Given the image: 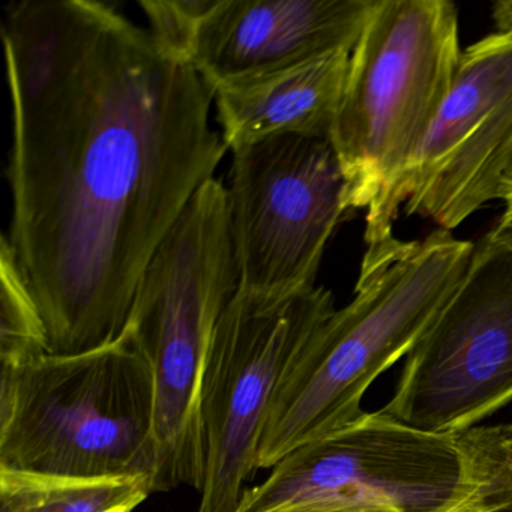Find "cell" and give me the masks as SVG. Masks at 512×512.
Here are the masks:
<instances>
[{"mask_svg":"<svg viewBox=\"0 0 512 512\" xmlns=\"http://www.w3.org/2000/svg\"><path fill=\"white\" fill-rule=\"evenodd\" d=\"M262 512H392L388 509L364 508V506L329 505V503H296L278 506Z\"/></svg>","mask_w":512,"mask_h":512,"instance_id":"17","label":"cell"},{"mask_svg":"<svg viewBox=\"0 0 512 512\" xmlns=\"http://www.w3.org/2000/svg\"><path fill=\"white\" fill-rule=\"evenodd\" d=\"M152 491L146 475H46L0 469V512H134Z\"/></svg>","mask_w":512,"mask_h":512,"instance_id":"13","label":"cell"},{"mask_svg":"<svg viewBox=\"0 0 512 512\" xmlns=\"http://www.w3.org/2000/svg\"><path fill=\"white\" fill-rule=\"evenodd\" d=\"M461 53L448 0H376L350 53L329 140L346 179V212L367 209L359 278L406 244L394 235L392 196L451 91Z\"/></svg>","mask_w":512,"mask_h":512,"instance_id":"2","label":"cell"},{"mask_svg":"<svg viewBox=\"0 0 512 512\" xmlns=\"http://www.w3.org/2000/svg\"><path fill=\"white\" fill-rule=\"evenodd\" d=\"M505 203V211H503L500 223L497 224V230H512V169L503 181L500 188V199Z\"/></svg>","mask_w":512,"mask_h":512,"instance_id":"18","label":"cell"},{"mask_svg":"<svg viewBox=\"0 0 512 512\" xmlns=\"http://www.w3.org/2000/svg\"><path fill=\"white\" fill-rule=\"evenodd\" d=\"M512 169V32H494L461 53L451 91L401 176L391 211L452 232L500 199Z\"/></svg>","mask_w":512,"mask_h":512,"instance_id":"10","label":"cell"},{"mask_svg":"<svg viewBox=\"0 0 512 512\" xmlns=\"http://www.w3.org/2000/svg\"><path fill=\"white\" fill-rule=\"evenodd\" d=\"M511 401L512 230L494 229L475 245L380 412L418 430L461 433Z\"/></svg>","mask_w":512,"mask_h":512,"instance_id":"8","label":"cell"},{"mask_svg":"<svg viewBox=\"0 0 512 512\" xmlns=\"http://www.w3.org/2000/svg\"><path fill=\"white\" fill-rule=\"evenodd\" d=\"M482 484L478 512H512V434L508 427H475Z\"/></svg>","mask_w":512,"mask_h":512,"instance_id":"16","label":"cell"},{"mask_svg":"<svg viewBox=\"0 0 512 512\" xmlns=\"http://www.w3.org/2000/svg\"><path fill=\"white\" fill-rule=\"evenodd\" d=\"M232 154L227 199L239 287L292 293L316 286L346 212V179L331 140L286 134Z\"/></svg>","mask_w":512,"mask_h":512,"instance_id":"9","label":"cell"},{"mask_svg":"<svg viewBox=\"0 0 512 512\" xmlns=\"http://www.w3.org/2000/svg\"><path fill=\"white\" fill-rule=\"evenodd\" d=\"M0 469L154 479V377L125 332L98 349L0 370Z\"/></svg>","mask_w":512,"mask_h":512,"instance_id":"5","label":"cell"},{"mask_svg":"<svg viewBox=\"0 0 512 512\" xmlns=\"http://www.w3.org/2000/svg\"><path fill=\"white\" fill-rule=\"evenodd\" d=\"M481 484L475 427L430 433L379 410L290 452L262 484L245 488L236 512L296 503L478 512Z\"/></svg>","mask_w":512,"mask_h":512,"instance_id":"6","label":"cell"},{"mask_svg":"<svg viewBox=\"0 0 512 512\" xmlns=\"http://www.w3.org/2000/svg\"><path fill=\"white\" fill-rule=\"evenodd\" d=\"M13 104L7 238L53 355L118 340L140 278L229 151L214 92L109 5L25 0L5 14Z\"/></svg>","mask_w":512,"mask_h":512,"instance_id":"1","label":"cell"},{"mask_svg":"<svg viewBox=\"0 0 512 512\" xmlns=\"http://www.w3.org/2000/svg\"><path fill=\"white\" fill-rule=\"evenodd\" d=\"M220 0H140L155 43L175 58L193 64L194 50L206 17Z\"/></svg>","mask_w":512,"mask_h":512,"instance_id":"15","label":"cell"},{"mask_svg":"<svg viewBox=\"0 0 512 512\" xmlns=\"http://www.w3.org/2000/svg\"><path fill=\"white\" fill-rule=\"evenodd\" d=\"M509 430H511V434H512V425H509Z\"/></svg>","mask_w":512,"mask_h":512,"instance_id":"20","label":"cell"},{"mask_svg":"<svg viewBox=\"0 0 512 512\" xmlns=\"http://www.w3.org/2000/svg\"><path fill=\"white\" fill-rule=\"evenodd\" d=\"M475 244L434 230L367 278L355 298L311 335L269 410L259 469L364 415L371 383L407 356L430 328L472 259Z\"/></svg>","mask_w":512,"mask_h":512,"instance_id":"3","label":"cell"},{"mask_svg":"<svg viewBox=\"0 0 512 512\" xmlns=\"http://www.w3.org/2000/svg\"><path fill=\"white\" fill-rule=\"evenodd\" d=\"M50 353L46 323L34 290L7 235L0 247V370Z\"/></svg>","mask_w":512,"mask_h":512,"instance_id":"14","label":"cell"},{"mask_svg":"<svg viewBox=\"0 0 512 512\" xmlns=\"http://www.w3.org/2000/svg\"><path fill=\"white\" fill-rule=\"evenodd\" d=\"M350 53L335 50L218 88L214 100L227 149L286 134L329 139Z\"/></svg>","mask_w":512,"mask_h":512,"instance_id":"12","label":"cell"},{"mask_svg":"<svg viewBox=\"0 0 512 512\" xmlns=\"http://www.w3.org/2000/svg\"><path fill=\"white\" fill-rule=\"evenodd\" d=\"M325 287L262 293L238 287L224 310L202 389L205 484L197 512H236L259 470L278 388L311 335L334 313Z\"/></svg>","mask_w":512,"mask_h":512,"instance_id":"7","label":"cell"},{"mask_svg":"<svg viewBox=\"0 0 512 512\" xmlns=\"http://www.w3.org/2000/svg\"><path fill=\"white\" fill-rule=\"evenodd\" d=\"M493 20L497 32H512V0H500L493 5Z\"/></svg>","mask_w":512,"mask_h":512,"instance_id":"19","label":"cell"},{"mask_svg":"<svg viewBox=\"0 0 512 512\" xmlns=\"http://www.w3.org/2000/svg\"><path fill=\"white\" fill-rule=\"evenodd\" d=\"M239 287L227 188L206 182L149 260L124 332L154 377L155 491H202V389L218 322Z\"/></svg>","mask_w":512,"mask_h":512,"instance_id":"4","label":"cell"},{"mask_svg":"<svg viewBox=\"0 0 512 512\" xmlns=\"http://www.w3.org/2000/svg\"><path fill=\"white\" fill-rule=\"evenodd\" d=\"M376 0H220L193 65L212 92L335 50L352 52Z\"/></svg>","mask_w":512,"mask_h":512,"instance_id":"11","label":"cell"}]
</instances>
